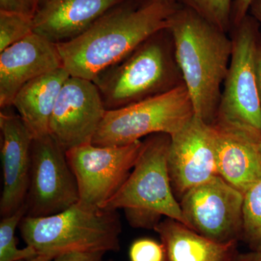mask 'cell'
<instances>
[{
	"label": "cell",
	"instance_id": "cell-12",
	"mask_svg": "<svg viewBox=\"0 0 261 261\" xmlns=\"http://www.w3.org/2000/svg\"><path fill=\"white\" fill-rule=\"evenodd\" d=\"M168 166L173 193L178 200L192 187L219 175L212 125L195 116L171 136Z\"/></svg>",
	"mask_w": 261,
	"mask_h": 261
},
{
	"label": "cell",
	"instance_id": "cell-15",
	"mask_svg": "<svg viewBox=\"0 0 261 261\" xmlns=\"http://www.w3.org/2000/svg\"><path fill=\"white\" fill-rule=\"evenodd\" d=\"M218 173L245 194L261 177V132L216 121L212 123Z\"/></svg>",
	"mask_w": 261,
	"mask_h": 261
},
{
	"label": "cell",
	"instance_id": "cell-4",
	"mask_svg": "<svg viewBox=\"0 0 261 261\" xmlns=\"http://www.w3.org/2000/svg\"><path fill=\"white\" fill-rule=\"evenodd\" d=\"M19 229L38 255L56 258L71 252H118L122 226L117 211L86 207L80 202L45 217L25 216Z\"/></svg>",
	"mask_w": 261,
	"mask_h": 261
},
{
	"label": "cell",
	"instance_id": "cell-14",
	"mask_svg": "<svg viewBox=\"0 0 261 261\" xmlns=\"http://www.w3.org/2000/svg\"><path fill=\"white\" fill-rule=\"evenodd\" d=\"M0 130L3 177L0 215L3 218L25 205L34 138L19 115L3 111L0 113Z\"/></svg>",
	"mask_w": 261,
	"mask_h": 261
},
{
	"label": "cell",
	"instance_id": "cell-26",
	"mask_svg": "<svg viewBox=\"0 0 261 261\" xmlns=\"http://www.w3.org/2000/svg\"><path fill=\"white\" fill-rule=\"evenodd\" d=\"M255 68H256V76L257 88L261 102V39L257 46L256 57H255Z\"/></svg>",
	"mask_w": 261,
	"mask_h": 261
},
{
	"label": "cell",
	"instance_id": "cell-11",
	"mask_svg": "<svg viewBox=\"0 0 261 261\" xmlns=\"http://www.w3.org/2000/svg\"><path fill=\"white\" fill-rule=\"evenodd\" d=\"M106 111L92 81L70 76L57 99L49 135L65 152L92 143Z\"/></svg>",
	"mask_w": 261,
	"mask_h": 261
},
{
	"label": "cell",
	"instance_id": "cell-18",
	"mask_svg": "<svg viewBox=\"0 0 261 261\" xmlns=\"http://www.w3.org/2000/svg\"><path fill=\"white\" fill-rule=\"evenodd\" d=\"M70 76L61 67L25 84L15 96L13 106L33 138L49 135V123L57 99Z\"/></svg>",
	"mask_w": 261,
	"mask_h": 261
},
{
	"label": "cell",
	"instance_id": "cell-27",
	"mask_svg": "<svg viewBox=\"0 0 261 261\" xmlns=\"http://www.w3.org/2000/svg\"><path fill=\"white\" fill-rule=\"evenodd\" d=\"M249 14L257 20L261 29V0H254L252 2L249 10Z\"/></svg>",
	"mask_w": 261,
	"mask_h": 261
},
{
	"label": "cell",
	"instance_id": "cell-23",
	"mask_svg": "<svg viewBox=\"0 0 261 261\" xmlns=\"http://www.w3.org/2000/svg\"><path fill=\"white\" fill-rule=\"evenodd\" d=\"M164 247L152 239L141 238L130 245V261H164Z\"/></svg>",
	"mask_w": 261,
	"mask_h": 261
},
{
	"label": "cell",
	"instance_id": "cell-16",
	"mask_svg": "<svg viewBox=\"0 0 261 261\" xmlns=\"http://www.w3.org/2000/svg\"><path fill=\"white\" fill-rule=\"evenodd\" d=\"M125 0H48L34 16V32L56 44L80 37Z\"/></svg>",
	"mask_w": 261,
	"mask_h": 261
},
{
	"label": "cell",
	"instance_id": "cell-9",
	"mask_svg": "<svg viewBox=\"0 0 261 261\" xmlns=\"http://www.w3.org/2000/svg\"><path fill=\"white\" fill-rule=\"evenodd\" d=\"M79 200L78 184L66 152L50 135L33 139L25 216H53Z\"/></svg>",
	"mask_w": 261,
	"mask_h": 261
},
{
	"label": "cell",
	"instance_id": "cell-31",
	"mask_svg": "<svg viewBox=\"0 0 261 261\" xmlns=\"http://www.w3.org/2000/svg\"><path fill=\"white\" fill-rule=\"evenodd\" d=\"M47 1L48 0H33L34 6H35L36 9H37V11L41 6H42V5Z\"/></svg>",
	"mask_w": 261,
	"mask_h": 261
},
{
	"label": "cell",
	"instance_id": "cell-19",
	"mask_svg": "<svg viewBox=\"0 0 261 261\" xmlns=\"http://www.w3.org/2000/svg\"><path fill=\"white\" fill-rule=\"evenodd\" d=\"M27 215L25 205L10 216L2 218L0 221V261H20L38 255L33 247L27 245L19 249L15 238V229Z\"/></svg>",
	"mask_w": 261,
	"mask_h": 261
},
{
	"label": "cell",
	"instance_id": "cell-22",
	"mask_svg": "<svg viewBox=\"0 0 261 261\" xmlns=\"http://www.w3.org/2000/svg\"><path fill=\"white\" fill-rule=\"evenodd\" d=\"M184 6L193 10L223 32L231 29V13L233 0H180Z\"/></svg>",
	"mask_w": 261,
	"mask_h": 261
},
{
	"label": "cell",
	"instance_id": "cell-24",
	"mask_svg": "<svg viewBox=\"0 0 261 261\" xmlns=\"http://www.w3.org/2000/svg\"><path fill=\"white\" fill-rule=\"evenodd\" d=\"M254 0H233L231 6V29L238 25L249 14V10Z\"/></svg>",
	"mask_w": 261,
	"mask_h": 261
},
{
	"label": "cell",
	"instance_id": "cell-20",
	"mask_svg": "<svg viewBox=\"0 0 261 261\" xmlns=\"http://www.w3.org/2000/svg\"><path fill=\"white\" fill-rule=\"evenodd\" d=\"M243 238L256 246L261 240V177L244 194Z\"/></svg>",
	"mask_w": 261,
	"mask_h": 261
},
{
	"label": "cell",
	"instance_id": "cell-28",
	"mask_svg": "<svg viewBox=\"0 0 261 261\" xmlns=\"http://www.w3.org/2000/svg\"><path fill=\"white\" fill-rule=\"evenodd\" d=\"M255 247V251L251 252V261H261V240Z\"/></svg>",
	"mask_w": 261,
	"mask_h": 261
},
{
	"label": "cell",
	"instance_id": "cell-13",
	"mask_svg": "<svg viewBox=\"0 0 261 261\" xmlns=\"http://www.w3.org/2000/svg\"><path fill=\"white\" fill-rule=\"evenodd\" d=\"M63 67L58 44L33 32L0 53V107L13 106L25 84Z\"/></svg>",
	"mask_w": 261,
	"mask_h": 261
},
{
	"label": "cell",
	"instance_id": "cell-1",
	"mask_svg": "<svg viewBox=\"0 0 261 261\" xmlns=\"http://www.w3.org/2000/svg\"><path fill=\"white\" fill-rule=\"evenodd\" d=\"M179 6L176 0L116 5L87 31L58 44L63 67L70 76L93 81L123 61L149 37L169 28Z\"/></svg>",
	"mask_w": 261,
	"mask_h": 261
},
{
	"label": "cell",
	"instance_id": "cell-33",
	"mask_svg": "<svg viewBox=\"0 0 261 261\" xmlns=\"http://www.w3.org/2000/svg\"><path fill=\"white\" fill-rule=\"evenodd\" d=\"M260 159H261V143L260 146Z\"/></svg>",
	"mask_w": 261,
	"mask_h": 261
},
{
	"label": "cell",
	"instance_id": "cell-6",
	"mask_svg": "<svg viewBox=\"0 0 261 261\" xmlns=\"http://www.w3.org/2000/svg\"><path fill=\"white\" fill-rule=\"evenodd\" d=\"M195 116L190 94L182 83L166 93L106 111L92 143L120 147L154 134L173 136Z\"/></svg>",
	"mask_w": 261,
	"mask_h": 261
},
{
	"label": "cell",
	"instance_id": "cell-5",
	"mask_svg": "<svg viewBox=\"0 0 261 261\" xmlns=\"http://www.w3.org/2000/svg\"><path fill=\"white\" fill-rule=\"evenodd\" d=\"M106 111L166 93L183 83L168 30L149 37L93 81Z\"/></svg>",
	"mask_w": 261,
	"mask_h": 261
},
{
	"label": "cell",
	"instance_id": "cell-17",
	"mask_svg": "<svg viewBox=\"0 0 261 261\" xmlns=\"http://www.w3.org/2000/svg\"><path fill=\"white\" fill-rule=\"evenodd\" d=\"M154 230L164 247V261H234L240 255L238 241L218 243L170 218Z\"/></svg>",
	"mask_w": 261,
	"mask_h": 261
},
{
	"label": "cell",
	"instance_id": "cell-3",
	"mask_svg": "<svg viewBox=\"0 0 261 261\" xmlns=\"http://www.w3.org/2000/svg\"><path fill=\"white\" fill-rule=\"evenodd\" d=\"M171 136L154 134L145 137L129 176L102 209H123L130 225L152 228L166 216L188 226L179 201L173 193L168 166Z\"/></svg>",
	"mask_w": 261,
	"mask_h": 261
},
{
	"label": "cell",
	"instance_id": "cell-30",
	"mask_svg": "<svg viewBox=\"0 0 261 261\" xmlns=\"http://www.w3.org/2000/svg\"><path fill=\"white\" fill-rule=\"evenodd\" d=\"M234 261H251V252L248 254L239 255Z\"/></svg>",
	"mask_w": 261,
	"mask_h": 261
},
{
	"label": "cell",
	"instance_id": "cell-25",
	"mask_svg": "<svg viewBox=\"0 0 261 261\" xmlns=\"http://www.w3.org/2000/svg\"><path fill=\"white\" fill-rule=\"evenodd\" d=\"M105 252H71L53 259V261H104Z\"/></svg>",
	"mask_w": 261,
	"mask_h": 261
},
{
	"label": "cell",
	"instance_id": "cell-2",
	"mask_svg": "<svg viewBox=\"0 0 261 261\" xmlns=\"http://www.w3.org/2000/svg\"><path fill=\"white\" fill-rule=\"evenodd\" d=\"M168 31L195 116L212 124L231 61L232 39L185 6L175 12Z\"/></svg>",
	"mask_w": 261,
	"mask_h": 261
},
{
	"label": "cell",
	"instance_id": "cell-32",
	"mask_svg": "<svg viewBox=\"0 0 261 261\" xmlns=\"http://www.w3.org/2000/svg\"><path fill=\"white\" fill-rule=\"evenodd\" d=\"M135 3H140V4H143V3H152V2L160 1V0H133Z\"/></svg>",
	"mask_w": 261,
	"mask_h": 261
},
{
	"label": "cell",
	"instance_id": "cell-8",
	"mask_svg": "<svg viewBox=\"0 0 261 261\" xmlns=\"http://www.w3.org/2000/svg\"><path fill=\"white\" fill-rule=\"evenodd\" d=\"M143 140L120 147L92 143L66 151L78 184L80 200L86 207L102 208L128 177L142 150Z\"/></svg>",
	"mask_w": 261,
	"mask_h": 261
},
{
	"label": "cell",
	"instance_id": "cell-34",
	"mask_svg": "<svg viewBox=\"0 0 261 261\" xmlns=\"http://www.w3.org/2000/svg\"><path fill=\"white\" fill-rule=\"evenodd\" d=\"M108 261H113V260H108Z\"/></svg>",
	"mask_w": 261,
	"mask_h": 261
},
{
	"label": "cell",
	"instance_id": "cell-21",
	"mask_svg": "<svg viewBox=\"0 0 261 261\" xmlns=\"http://www.w3.org/2000/svg\"><path fill=\"white\" fill-rule=\"evenodd\" d=\"M34 32V16L0 10V53Z\"/></svg>",
	"mask_w": 261,
	"mask_h": 261
},
{
	"label": "cell",
	"instance_id": "cell-10",
	"mask_svg": "<svg viewBox=\"0 0 261 261\" xmlns=\"http://www.w3.org/2000/svg\"><path fill=\"white\" fill-rule=\"evenodd\" d=\"M179 204L196 232L218 243L243 238L244 193L219 175L189 190Z\"/></svg>",
	"mask_w": 261,
	"mask_h": 261
},
{
	"label": "cell",
	"instance_id": "cell-29",
	"mask_svg": "<svg viewBox=\"0 0 261 261\" xmlns=\"http://www.w3.org/2000/svg\"><path fill=\"white\" fill-rule=\"evenodd\" d=\"M53 259L50 257L44 256V255H38L37 256L32 257V258L25 259L20 261H53Z\"/></svg>",
	"mask_w": 261,
	"mask_h": 261
},
{
	"label": "cell",
	"instance_id": "cell-7",
	"mask_svg": "<svg viewBox=\"0 0 261 261\" xmlns=\"http://www.w3.org/2000/svg\"><path fill=\"white\" fill-rule=\"evenodd\" d=\"M233 49L215 121L250 127L261 132V102L255 57L260 27L247 15L232 28Z\"/></svg>",
	"mask_w": 261,
	"mask_h": 261
}]
</instances>
